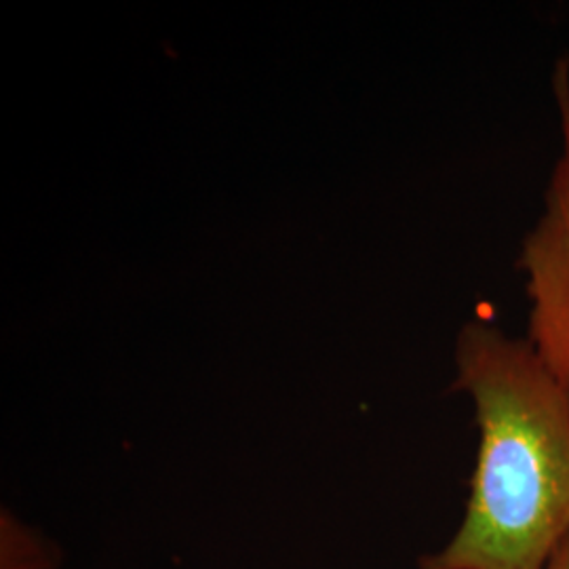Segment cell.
<instances>
[{
  "label": "cell",
  "mask_w": 569,
  "mask_h": 569,
  "mask_svg": "<svg viewBox=\"0 0 569 569\" xmlns=\"http://www.w3.org/2000/svg\"><path fill=\"white\" fill-rule=\"evenodd\" d=\"M555 93L561 152L550 171L542 213L521 243L517 268L528 298V342L569 392V61H559Z\"/></svg>",
  "instance_id": "7a4b0ae2"
},
{
  "label": "cell",
  "mask_w": 569,
  "mask_h": 569,
  "mask_svg": "<svg viewBox=\"0 0 569 569\" xmlns=\"http://www.w3.org/2000/svg\"><path fill=\"white\" fill-rule=\"evenodd\" d=\"M549 569H569V538L550 559Z\"/></svg>",
  "instance_id": "3957f363"
},
{
  "label": "cell",
  "mask_w": 569,
  "mask_h": 569,
  "mask_svg": "<svg viewBox=\"0 0 569 569\" xmlns=\"http://www.w3.org/2000/svg\"><path fill=\"white\" fill-rule=\"evenodd\" d=\"M456 366L477 462L460 526L418 569H549L569 538V392L528 338L486 321L460 331Z\"/></svg>",
  "instance_id": "6da1fadb"
}]
</instances>
